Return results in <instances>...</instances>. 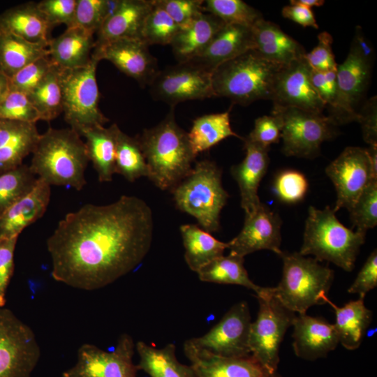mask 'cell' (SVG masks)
<instances>
[{"label": "cell", "mask_w": 377, "mask_h": 377, "mask_svg": "<svg viewBox=\"0 0 377 377\" xmlns=\"http://www.w3.org/2000/svg\"><path fill=\"white\" fill-rule=\"evenodd\" d=\"M98 61L92 57L84 67L61 69L62 106L65 121L80 135L89 128L103 126L109 119L99 108L96 81Z\"/></svg>", "instance_id": "cell-9"}, {"label": "cell", "mask_w": 377, "mask_h": 377, "mask_svg": "<svg viewBox=\"0 0 377 377\" xmlns=\"http://www.w3.org/2000/svg\"><path fill=\"white\" fill-rule=\"evenodd\" d=\"M311 71L305 56L283 66L274 83L273 105L323 113L326 106L313 87Z\"/></svg>", "instance_id": "cell-18"}, {"label": "cell", "mask_w": 377, "mask_h": 377, "mask_svg": "<svg viewBox=\"0 0 377 377\" xmlns=\"http://www.w3.org/2000/svg\"><path fill=\"white\" fill-rule=\"evenodd\" d=\"M38 178L29 165L20 166L0 173V216L10 206L28 194Z\"/></svg>", "instance_id": "cell-40"}, {"label": "cell", "mask_w": 377, "mask_h": 377, "mask_svg": "<svg viewBox=\"0 0 377 377\" xmlns=\"http://www.w3.org/2000/svg\"><path fill=\"white\" fill-rule=\"evenodd\" d=\"M136 138L148 166V178L158 188L171 191L191 172L195 156L187 133L176 123L174 107L158 124Z\"/></svg>", "instance_id": "cell-2"}, {"label": "cell", "mask_w": 377, "mask_h": 377, "mask_svg": "<svg viewBox=\"0 0 377 377\" xmlns=\"http://www.w3.org/2000/svg\"><path fill=\"white\" fill-rule=\"evenodd\" d=\"M149 46L139 39H119L96 45L91 57L110 61L142 87L149 86L159 71L156 59Z\"/></svg>", "instance_id": "cell-17"}, {"label": "cell", "mask_w": 377, "mask_h": 377, "mask_svg": "<svg viewBox=\"0 0 377 377\" xmlns=\"http://www.w3.org/2000/svg\"><path fill=\"white\" fill-rule=\"evenodd\" d=\"M325 302L334 310L336 322L334 325L339 343L348 350L359 348L372 320V311L365 306L364 300L350 301L342 307L334 304L328 297Z\"/></svg>", "instance_id": "cell-32"}, {"label": "cell", "mask_w": 377, "mask_h": 377, "mask_svg": "<svg viewBox=\"0 0 377 377\" xmlns=\"http://www.w3.org/2000/svg\"><path fill=\"white\" fill-rule=\"evenodd\" d=\"M119 130L117 124H113L108 128L104 126L91 127L80 134L86 139L84 143L89 159L101 182H111L115 173L117 138Z\"/></svg>", "instance_id": "cell-31"}, {"label": "cell", "mask_w": 377, "mask_h": 377, "mask_svg": "<svg viewBox=\"0 0 377 377\" xmlns=\"http://www.w3.org/2000/svg\"><path fill=\"white\" fill-rule=\"evenodd\" d=\"M149 87L154 100L171 107L186 101L216 97L212 73L191 61L159 70Z\"/></svg>", "instance_id": "cell-13"}, {"label": "cell", "mask_w": 377, "mask_h": 377, "mask_svg": "<svg viewBox=\"0 0 377 377\" xmlns=\"http://www.w3.org/2000/svg\"><path fill=\"white\" fill-rule=\"evenodd\" d=\"M308 186L307 179L303 173L295 170H286L276 177L274 190L281 201L295 203L304 198Z\"/></svg>", "instance_id": "cell-46"}, {"label": "cell", "mask_w": 377, "mask_h": 377, "mask_svg": "<svg viewBox=\"0 0 377 377\" xmlns=\"http://www.w3.org/2000/svg\"><path fill=\"white\" fill-rule=\"evenodd\" d=\"M47 56L48 45L31 43L12 33L0 31V71L9 79L26 66Z\"/></svg>", "instance_id": "cell-35"}, {"label": "cell", "mask_w": 377, "mask_h": 377, "mask_svg": "<svg viewBox=\"0 0 377 377\" xmlns=\"http://www.w3.org/2000/svg\"><path fill=\"white\" fill-rule=\"evenodd\" d=\"M251 29L252 50L265 60L286 66L304 57L306 53L300 43L274 22L262 18L253 25Z\"/></svg>", "instance_id": "cell-25"}, {"label": "cell", "mask_w": 377, "mask_h": 377, "mask_svg": "<svg viewBox=\"0 0 377 377\" xmlns=\"http://www.w3.org/2000/svg\"><path fill=\"white\" fill-rule=\"evenodd\" d=\"M29 168L48 184L80 191L86 184L89 161L84 142L72 128H49L40 135Z\"/></svg>", "instance_id": "cell-3"}, {"label": "cell", "mask_w": 377, "mask_h": 377, "mask_svg": "<svg viewBox=\"0 0 377 377\" xmlns=\"http://www.w3.org/2000/svg\"><path fill=\"white\" fill-rule=\"evenodd\" d=\"M188 134L192 151L196 156L209 149L223 140L235 136L243 138L235 133L230 126V110L224 112L207 114L193 121Z\"/></svg>", "instance_id": "cell-36"}, {"label": "cell", "mask_w": 377, "mask_h": 377, "mask_svg": "<svg viewBox=\"0 0 377 377\" xmlns=\"http://www.w3.org/2000/svg\"><path fill=\"white\" fill-rule=\"evenodd\" d=\"M40 136L36 124L0 119V173L23 164Z\"/></svg>", "instance_id": "cell-28"}, {"label": "cell", "mask_w": 377, "mask_h": 377, "mask_svg": "<svg viewBox=\"0 0 377 377\" xmlns=\"http://www.w3.org/2000/svg\"><path fill=\"white\" fill-rule=\"evenodd\" d=\"M94 47V33L72 27L51 39L48 45L49 58L53 65L61 70L82 68L91 61Z\"/></svg>", "instance_id": "cell-27"}, {"label": "cell", "mask_w": 377, "mask_h": 377, "mask_svg": "<svg viewBox=\"0 0 377 377\" xmlns=\"http://www.w3.org/2000/svg\"><path fill=\"white\" fill-rule=\"evenodd\" d=\"M203 10L215 15L226 24L252 27L263 18L261 13L241 0H206Z\"/></svg>", "instance_id": "cell-42"}, {"label": "cell", "mask_w": 377, "mask_h": 377, "mask_svg": "<svg viewBox=\"0 0 377 377\" xmlns=\"http://www.w3.org/2000/svg\"><path fill=\"white\" fill-rule=\"evenodd\" d=\"M0 119L36 124L40 116L27 94L10 90L0 103Z\"/></svg>", "instance_id": "cell-45"}, {"label": "cell", "mask_w": 377, "mask_h": 377, "mask_svg": "<svg viewBox=\"0 0 377 377\" xmlns=\"http://www.w3.org/2000/svg\"><path fill=\"white\" fill-rule=\"evenodd\" d=\"M221 170L210 160L196 162L191 172L171 192L177 207L195 218L208 232L220 228L219 217L229 195L221 183Z\"/></svg>", "instance_id": "cell-7"}, {"label": "cell", "mask_w": 377, "mask_h": 377, "mask_svg": "<svg viewBox=\"0 0 377 377\" xmlns=\"http://www.w3.org/2000/svg\"><path fill=\"white\" fill-rule=\"evenodd\" d=\"M272 114L280 119L282 151L288 156L315 158L321 144L336 135L337 126L323 113L273 105Z\"/></svg>", "instance_id": "cell-11"}, {"label": "cell", "mask_w": 377, "mask_h": 377, "mask_svg": "<svg viewBox=\"0 0 377 377\" xmlns=\"http://www.w3.org/2000/svg\"><path fill=\"white\" fill-rule=\"evenodd\" d=\"M153 230L151 208L135 196L86 204L67 214L47 240L52 276L80 290L104 288L142 262Z\"/></svg>", "instance_id": "cell-1"}, {"label": "cell", "mask_w": 377, "mask_h": 377, "mask_svg": "<svg viewBox=\"0 0 377 377\" xmlns=\"http://www.w3.org/2000/svg\"><path fill=\"white\" fill-rule=\"evenodd\" d=\"M362 126L363 138L370 145H377L376 98L365 103L358 111L357 121Z\"/></svg>", "instance_id": "cell-55"}, {"label": "cell", "mask_w": 377, "mask_h": 377, "mask_svg": "<svg viewBox=\"0 0 377 377\" xmlns=\"http://www.w3.org/2000/svg\"><path fill=\"white\" fill-rule=\"evenodd\" d=\"M50 185L38 177L34 188L0 216V239L18 237L41 218L50 199Z\"/></svg>", "instance_id": "cell-26"}, {"label": "cell", "mask_w": 377, "mask_h": 377, "mask_svg": "<svg viewBox=\"0 0 377 377\" xmlns=\"http://www.w3.org/2000/svg\"><path fill=\"white\" fill-rule=\"evenodd\" d=\"M353 226L367 232L377 224V180L372 181L349 211Z\"/></svg>", "instance_id": "cell-44"}, {"label": "cell", "mask_w": 377, "mask_h": 377, "mask_svg": "<svg viewBox=\"0 0 377 377\" xmlns=\"http://www.w3.org/2000/svg\"><path fill=\"white\" fill-rule=\"evenodd\" d=\"M140 361L138 371L150 377H198L191 365L181 363L175 355V346L168 343L161 348L139 341L135 344Z\"/></svg>", "instance_id": "cell-33"}, {"label": "cell", "mask_w": 377, "mask_h": 377, "mask_svg": "<svg viewBox=\"0 0 377 377\" xmlns=\"http://www.w3.org/2000/svg\"><path fill=\"white\" fill-rule=\"evenodd\" d=\"M365 235L343 226L329 206L323 209L310 206L299 253L313 255L318 262L326 260L350 272Z\"/></svg>", "instance_id": "cell-5"}, {"label": "cell", "mask_w": 377, "mask_h": 377, "mask_svg": "<svg viewBox=\"0 0 377 377\" xmlns=\"http://www.w3.org/2000/svg\"><path fill=\"white\" fill-rule=\"evenodd\" d=\"M52 65L49 56L29 64L10 78V90L29 94L40 82Z\"/></svg>", "instance_id": "cell-47"}, {"label": "cell", "mask_w": 377, "mask_h": 377, "mask_svg": "<svg viewBox=\"0 0 377 377\" xmlns=\"http://www.w3.org/2000/svg\"><path fill=\"white\" fill-rule=\"evenodd\" d=\"M225 24L215 15L204 12L181 28L170 44L178 62L189 61L200 55Z\"/></svg>", "instance_id": "cell-30"}, {"label": "cell", "mask_w": 377, "mask_h": 377, "mask_svg": "<svg viewBox=\"0 0 377 377\" xmlns=\"http://www.w3.org/2000/svg\"><path fill=\"white\" fill-rule=\"evenodd\" d=\"M180 232L185 249V261L196 273L213 260L223 256L228 248V242L216 239L197 225H182Z\"/></svg>", "instance_id": "cell-34"}, {"label": "cell", "mask_w": 377, "mask_h": 377, "mask_svg": "<svg viewBox=\"0 0 377 377\" xmlns=\"http://www.w3.org/2000/svg\"><path fill=\"white\" fill-rule=\"evenodd\" d=\"M184 353L198 377H282L251 355L226 357L198 350L184 341Z\"/></svg>", "instance_id": "cell-20"}, {"label": "cell", "mask_w": 377, "mask_h": 377, "mask_svg": "<svg viewBox=\"0 0 377 377\" xmlns=\"http://www.w3.org/2000/svg\"><path fill=\"white\" fill-rule=\"evenodd\" d=\"M135 348L133 338L128 334L119 336L111 352L94 344H82L77 350V362L64 371L61 377H137L138 369L133 361Z\"/></svg>", "instance_id": "cell-15"}, {"label": "cell", "mask_w": 377, "mask_h": 377, "mask_svg": "<svg viewBox=\"0 0 377 377\" xmlns=\"http://www.w3.org/2000/svg\"><path fill=\"white\" fill-rule=\"evenodd\" d=\"M293 326V350L302 359L313 361L325 357L339 343L334 324L323 318L298 314Z\"/></svg>", "instance_id": "cell-21"}, {"label": "cell", "mask_w": 377, "mask_h": 377, "mask_svg": "<svg viewBox=\"0 0 377 377\" xmlns=\"http://www.w3.org/2000/svg\"><path fill=\"white\" fill-rule=\"evenodd\" d=\"M115 173L130 182L149 176L146 159L137 138L131 137L121 130L117 138Z\"/></svg>", "instance_id": "cell-39"}, {"label": "cell", "mask_w": 377, "mask_h": 377, "mask_svg": "<svg viewBox=\"0 0 377 377\" xmlns=\"http://www.w3.org/2000/svg\"><path fill=\"white\" fill-rule=\"evenodd\" d=\"M279 216L265 204L250 214L245 215L240 232L228 242L230 253L244 257L260 250H270L279 256L282 253Z\"/></svg>", "instance_id": "cell-19"}, {"label": "cell", "mask_w": 377, "mask_h": 377, "mask_svg": "<svg viewBox=\"0 0 377 377\" xmlns=\"http://www.w3.org/2000/svg\"><path fill=\"white\" fill-rule=\"evenodd\" d=\"M253 47L251 27L225 24L214 36L206 49L189 61L212 73Z\"/></svg>", "instance_id": "cell-24"}, {"label": "cell", "mask_w": 377, "mask_h": 377, "mask_svg": "<svg viewBox=\"0 0 377 377\" xmlns=\"http://www.w3.org/2000/svg\"><path fill=\"white\" fill-rule=\"evenodd\" d=\"M10 90L9 77L0 71V103L4 99Z\"/></svg>", "instance_id": "cell-57"}, {"label": "cell", "mask_w": 377, "mask_h": 377, "mask_svg": "<svg viewBox=\"0 0 377 377\" xmlns=\"http://www.w3.org/2000/svg\"><path fill=\"white\" fill-rule=\"evenodd\" d=\"M76 5L77 0H43L37 3L38 8L52 27L65 24L67 28L73 27Z\"/></svg>", "instance_id": "cell-49"}, {"label": "cell", "mask_w": 377, "mask_h": 377, "mask_svg": "<svg viewBox=\"0 0 377 377\" xmlns=\"http://www.w3.org/2000/svg\"><path fill=\"white\" fill-rule=\"evenodd\" d=\"M40 356L33 330L0 307V377H31Z\"/></svg>", "instance_id": "cell-12"}, {"label": "cell", "mask_w": 377, "mask_h": 377, "mask_svg": "<svg viewBox=\"0 0 377 377\" xmlns=\"http://www.w3.org/2000/svg\"><path fill=\"white\" fill-rule=\"evenodd\" d=\"M311 80L326 108H333L337 97V70L321 72L311 68Z\"/></svg>", "instance_id": "cell-54"}, {"label": "cell", "mask_w": 377, "mask_h": 377, "mask_svg": "<svg viewBox=\"0 0 377 377\" xmlns=\"http://www.w3.org/2000/svg\"><path fill=\"white\" fill-rule=\"evenodd\" d=\"M153 1L117 0L96 33L95 46L119 39L142 40L144 24Z\"/></svg>", "instance_id": "cell-23"}, {"label": "cell", "mask_w": 377, "mask_h": 377, "mask_svg": "<svg viewBox=\"0 0 377 377\" xmlns=\"http://www.w3.org/2000/svg\"><path fill=\"white\" fill-rule=\"evenodd\" d=\"M180 29L159 0H154L144 24L142 40L148 46L170 45Z\"/></svg>", "instance_id": "cell-41"}, {"label": "cell", "mask_w": 377, "mask_h": 377, "mask_svg": "<svg viewBox=\"0 0 377 377\" xmlns=\"http://www.w3.org/2000/svg\"><path fill=\"white\" fill-rule=\"evenodd\" d=\"M283 66L250 50L212 72L215 96L228 98L242 105L258 100H272L276 78Z\"/></svg>", "instance_id": "cell-4"}, {"label": "cell", "mask_w": 377, "mask_h": 377, "mask_svg": "<svg viewBox=\"0 0 377 377\" xmlns=\"http://www.w3.org/2000/svg\"><path fill=\"white\" fill-rule=\"evenodd\" d=\"M159 1L180 28L188 25L204 13L202 0H159Z\"/></svg>", "instance_id": "cell-51"}, {"label": "cell", "mask_w": 377, "mask_h": 377, "mask_svg": "<svg viewBox=\"0 0 377 377\" xmlns=\"http://www.w3.org/2000/svg\"><path fill=\"white\" fill-rule=\"evenodd\" d=\"M325 172L332 182L337 201L333 210L351 209L354 204L374 180L377 172L373 168L366 150L357 147H348L326 168Z\"/></svg>", "instance_id": "cell-16"}, {"label": "cell", "mask_w": 377, "mask_h": 377, "mask_svg": "<svg viewBox=\"0 0 377 377\" xmlns=\"http://www.w3.org/2000/svg\"><path fill=\"white\" fill-rule=\"evenodd\" d=\"M251 315L245 301L233 305L221 320L204 335L187 339L198 350L226 357L251 355L249 337Z\"/></svg>", "instance_id": "cell-14"}, {"label": "cell", "mask_w": 377, "mask_h": 377, "mask_svg": "<svg viewBox=\"0 0 377 377\" xmlns=\"http://www.w3.org/2000/svg\"><path fill=\"white\" fill-rule=\"evenodd\" d=\"M244 258L232 253L226 256L223 255L202 267L197 272L198 278L204 282L242 286L258 295L263 287L250 279L244 265Z\"/></svg>", "instance_id": "cell-37"}, {"label": "cell", "mask_w": 377, "mask_h": 377, "mask_svg": "<svg viewBox=\"0 0 377 377\" xmlns=\"http://www.w3.org/2000/svg\"><path fill=\"white\" fill-rule=\"evenodd\" d=\"M246 140L269 147L281 138V124L275 115H264L255 120L253 129Z\"/></svg>", "instance_id": "cell-50"}, {"label": "cell", "mask_w": 377, "mask_h": 377, "mask_svg": "<svg viewBox=\"0 0 377 377\" xmlns=\"http://www.w3.org/2000/svg\"><path fill=\"white\" fill-rule=\"evenodd\" d=\"M52 27L37 3L28 2L0 13V31L15 34L31 43L49 45Z\"/></svg>", "instance_id": "cell-29"}, {"label": "cell", "mask_w": 377, "mask_h": 377, "mask_svg": "<svg viewBox=\"0 0 377 377\" xmlns=\"http://www.w3.org/2000/svg\"><path fill=\"white\" fill-rule=\"evenodd\" d=\"M256 296L259 310L256 320L250 327L251 355L269 370L277 371L281 343L297 315L272 293L269 287H263Z\"/></svg>", "instance_id": "cell-10"}, {"label": "cell", "mask_w": 377, "mask_h": 377, "mask_svg": "<svg viewBox=\"0 0 377 377\" xmlns=\"http://www.w3.org/2000/svg\"><path fill=\"white\" fill-rule=\"evenodd\" d=\"M246 155L242 162L231 167L230 172L237 182L242 208L248 215L256 211L262 203L258 190L269 166V149L258 143L243 138Z\"/></svg>", "instance_id": "cell-22"}, {"label": "cell", "mask_w": 377, "mask_h": 377, "mask_svg": "<svg viewBox=\"0 0 377 377\" xmlns=\"http://www.w3.org/2000/svg\"><path fill=\"white\" fill-rule=\"evenodd\" d=\"M283 274L272 293L288 309L298 314L306 313L314 305L325 304L334 280V271L319 264L314 258L299 252H283Z\"/></svg>", "instance_id": "cell-6"}, {"label": "cell", "mask_w": 377, "mask_h": 377, "mask_svg": "<svg viewBox=\"0 0 377 377\" xmlns=\"http://www.w3.org/2000/svg\"><path fill=\"white\" fill-rule=\"evenodd\" d=\"M318 41L315 48L305 54L308 64L312 69L318 71H336L338 64L332 48V36L327 31L321 32L318 36Z\"/></svg>", "instance_id": "cell-48"}, {"label": "cell", "mask_w": 377, "mask_h": 377, "mask_svg": "<svg viewBox=\"0 0 377 377\" xmlns=\"http://www.w3.org/2000/svg\"><path fill=\"white\" fill-rule=\"evenodd\" d=\"M290 4H298L311 8L313 6H321L325 3L323 0H291Z\"/></svg>", "instance_id": "cell-58"}, {"label": "cell", "mask_w": 377, "mask_h": 377, "mask_svg": "<svg viewBox=\"0 0 377 377\" xmlns=\"http://www.w3.org/2000/svg\"><path fill=\"white\" fill-rule=\"evenodd\" d=\"M282 15L304 27L318 29V25L311 8L298 4H290L282 9Z\"/></svg>", "instance_id": "cell-56"}, {"label": "cell", "mask_w": 377, "mask_h": 377, "mask_svg": "<svg viewBox=\"0 0 377 377\" xmlns=\"http://www.w3.org/2000/svg\"><path fill=\"white\" fill-rule=\"evenodd\" d=\"M18 237L0 239V307L6 304V294L14 272V252Z\"/></svg>", "instance_id": "cell-52"}, {"label": "cell", "mask_w": 377, "mask_h": 377, "mask_svg": "<svg viewBox=\"0 0 377 377\" xmlns=\"http://www.w3.org/2000/svg\"><path fill=\"white\" fill-rule=\"evenodd\" d=\"M374 57L371 45L357 27L346 59L337 65V97L327 116L335 126L357 121V107L368 87Z\"/></svg>", "instance_id": "cell-8"}, {"label": "cell", "mask_w": 377, "mask_h": 377, "mask_svg": "<svg viewBox=\"0 0 377 377\" xmlns=\"http://www.w3.org/2000/svg\"><path fill=\"white\" fill-rule=\"evenodd\" d=\"M377 286V251L374 250L363 267L359 272L356 279L348 288L349 293L358 294L360 299L364 298L368 292Z\"/></svg>", "instance_id": "cell-53"}, {"label": "cell", "mask_w": 377, "mask_h": 377, "mask_svg": "<svg viewBox=\"0 0 377 377\" xmlns=\"http://www.w3.org/2000/svg\"><path fill=\"white\" fill-rule=\"evenodd\" d=\"M117 0H77L73 27H77L96 34Z\"/></svg>", "instance_id": "cell-43"}, {"label": "cell", "mask_w": 377, "mask_h": 377, "mask_svg": "<svg viewBox=\"0 0 377 377\" xmlns=\"http://www.w3.org/2000/svg\"><path fill=\"white\" fill-rule=\"evenodd\" d=\"M40 119L50 121L63 112L61 69L52 65L40 82L27 94Z\"/></svg>", "instance_id": "cell-38"}]
</instances>
